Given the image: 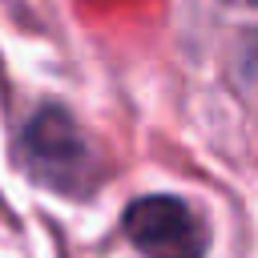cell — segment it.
Instances as JSON below:
<instances>
[{
  "instance_id": "obj_1",
  "label": "cell",
  "mask_w": 258,
  "mask_h": 258,
  "mask_svg": "<svg viewBox=\"0 0 258 258\" xmlns=\"http://www.w3.org/2000/svg\"><path fill=\"white\" fill-rule=\"evenodd\" d=\"M16 161L36 185L64 198H81L101 181V153L64 105H44L20 129Z\"/></svg>"
},
{
  "instance_id": "obj_2",
  "label": "cell",
  "mask_w": 258,
  "mask_h": 258,
  "mask_svg": "<svg viewBox=\"0 0 258 258\" xmlns=\"http://www.w3.org/2000/svg\"><path fill=\"white\" fill-rule=\"evenodd\" d=\"M125 238L145 258H206V226L189 202L173 194H149L125 206Z\"/></svg>"
},
{
  "instance_id": "obj_3",
  "label": "cell",
  "mask_w": 258,
  "mask_h": 258,
  "mask_svg": "<svg viewBox=\"0 0 258 258\" xmlns=\"http://www.w3.org/2000/svg\"><path fill=\"white\" fill-rule=\"evenodd\" d=\"M230 4H246V8H254V4H258V0H230Z\"/></svg>"
}]
</instances>
